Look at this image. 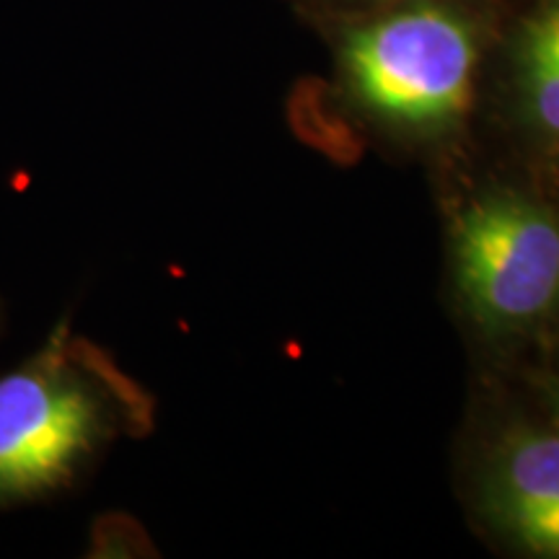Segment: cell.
Masks as SVG:
<instances>
[{
  "label": "cell",
  "instance_id": "cell-1",
  "mask_svg": "<svg viewBox=\"0 0 559 559\" xmlns=\"http://www.w3.org/2000/svg\"><path fill=\"white\" fill-rule=\"evenodd\" d=\"M148 415L145 394L109 355L58 324L32 358L0 376V510L60 495Z\"/></svg>",
  "mask_w": 559,
  "mask_h": 559
},
{
  "label": "cell",
  "instance_id": "cell-2",
  "mask_svg": "<svg viewBox=\"0 0 559 559\" xmlns=\"http://www.w3.org/2000/svg\"><path fill=\"white\" fill-rule=\"evenodd\" d=\"M489 21L469 0H412L362 11L334 41V81L317 88L391 128H456L477 99Z\"/></svg>",
  "mask_w": 559,
  "mask_h": 559
},
{
  "label": "cell",
  "instance_id": "cell-3",
  "mask_svg": "<svg viewBox=\"0 0 559 559\" xmlns=\"http://www.w3.org/2000/svg\"><path fill=\"white\" fill-rule=\"evenodd\" d=\"M456 270L466 304L487 324L539 319L559 298V226L523 200L474 202L456 226Z\"/></svg>",
  "mask_w": 559,
  "mask_h": 559
},
{
  "label": "cell",
  "instance_id": "cell-4",
  "mask_svg": "<svg viewBox=\"0 0 559 559\" xmlns=\"http://www.w3.org/2000/svg\"><path fill=\"white\" fill-rule=\"evenodd\" d=\"M492 495L521 544L559 557V436L528 432L510 440L495 466Z\"/></svg>",
  "mask_w": 559,
  "mask_h": 559
},
{
  "label": "cell",
  "instance_id": "cell-5",
  "mask_svg": "<svg viewBox=\"0 0 559 559\" xmlns=\"http://www.w3.org/2000/svg\"><path fill=\"white\" fill-rule=\"evenodd\" d=\"M508 68L523 115L559 135V0H536L515 24Z\"/></svg>",
  "mask_w": 559,
  "mask_h": 559
},
{
  "label": "cell",
  "instance_id": "cell-6",
  "mask_svg": "<svg viewBox=\"0 0 559 559\" xmlns=\"http://www.w3.org/2000/svg\"><path fill=\"white\" fill-rule=\"evenodd\" d=\"M330 3H342L349 5V9L362 11H376V9H386V5H400V3H412V0H330Z\"/></svg>",
  "mask_w": 559,
  "mask_h": 559
},
{
  "label": "cell",
  "instance_id": "cell-7",
  "mask_svg": "<svg viewBox=\"0 0 559 559\" xmlns=\"http://www.w3.org/2000/svg\"><path fill=\"white\" fill-rule=\"evenodd\" d=\"M0 326H3V304H0Z\"/></svg>",
  "mask_w": 559,
  "mask_h": 559
},
{
  "label": "cell",
  "instance_id": "cell-8",
  "mask_svg": "<svg viewBox=\"0 0 559 559\" xmlns=\"http://www.w3.org/2000/svg\"><path fill=\"white\" fill-rule=\"evenodd\" d=\"M557 417H559V396H557Z\"/></svg>",
  "mask_w": 559,
  "mask_h": 559
}]
</instances>
